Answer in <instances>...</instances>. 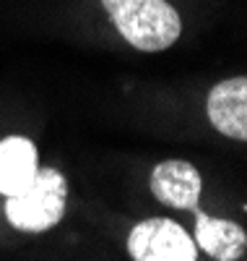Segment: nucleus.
I'll use <instances>...</instances> for the list:
<instances>
[{
  "label": "nucleus",
  "mask_w": 247,
  "mask_h": 261,
  "mask_svg": "<svg viewBox=\"0 0 247 261\" xmlns=\"http://www.w3.org/2000/svg\"><path fill=\"white\" fill-rule=\"evenodd\" d=\"M128 253L133 261H198V246L190 232L169 217L138 222L128 235Z\"/></svg>",
  "instance_id": "obj_3"
},
{
  "label": "nucleus",
  "mask_w": 247,
  "mask_h": 261,
  "mask_svg": "<svg viewBox=\"0 0 247 261\" xmlns=\"http://www.w3.org/2000/svg\"><path fill=\"white\" fill-rule=\"evenodd\" d=\"M200 172L185 160H164L151 172V193L164 206L193 212L200 201Z\"/></svg>",
  "instance_id": "obj_4"
},
{
  "label": "nucleus",
  "mask_w": 247,
  "mask_h": 261,
  "mask_svg": "<svg viewBox=\"0 0 247 261\" xmlns=\"http://www.w3.org/2000/svg\"><path fill=\"white\" fill-rule=\"evenodd\" d=\"M195 225H193V241L198 251L208 253L216 261H239L247 251V235L242 225L232 220H221V217L200 212V206L193 209Z\"/></svg>",
  "instance_id": "obj_6"
},
{
  "label": "nucleus",
  "mask_w": 247,
  "mask_h": 261,
  "mask_svg": "<svg viewBox=\"0 0 247 261\" xmlns=\"http://www.w3.org/2000/svg\"><path fill=\"white\" fill-rule=\"evenodd\" d=\"M208 120L219 134L229 136L234 141L247 139V79L234 76L227 81H219L206 102Z\"/></svg>",
  "instance_id": "obj_5"
},
{
  "label": "nucleus",
  "mask_w": 247,
  "mask_h": 261,
  "mask_svg": "<svg viewBox=\"0 0 247 261\" xmlns=\"http://www.w3.org/2000/svg\"><path fill=\"white\" fill-rule=\"evenodd\" d=\"M120 37L141 53H159L172 47L182 21L167 0H102Z\"/></svg>",
  "instance_id": "obj_1"
},
{
  "label": "nucleus",
  "mask_w": 247,
  "mask_h": 261,
  "mask_svg": "<svg viewBox=\"0 0 247 261\" xmlns=\"http://www.w3.org/2000/svg\"><path fill=\"white\" fill-rule=\"evenodd\" d=\"M68 206V180L55 167H39L26 191L6 199V220L18 232L52 230Z\"/></svg>",
  "instance_id": "obj_2"
},
{
  "label": "nucleus",
  "mask_w": 247,
  "mask_h": 261,
  "mask_svg": "<svg viewBox=\"0 0 247 261\" xmlns=\"http://www.w3.org/2000/svg\"><path fill=\"white\" fill-rule=\"evenodd\" d=\"M39 170L37 146L26 136H8L0 141V196L26 191Z\"/></svg>",
  "instance_id": "obj_7"
}]
</instances>
